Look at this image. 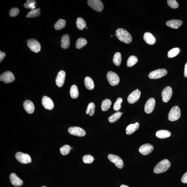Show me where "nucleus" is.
Wrapping results in <instances>:
<instances>
[{"instance_id": "obj_1", "label": "nucleus", "mask_w": 187, "mask_h": 187, "mask_svg": "<svg viewBox=\"0 0 187 187\" xmlns=\"http://www.w3.org/2000/svg\"><path fill=\"white\" fill-rule=\"evenodd\" d=\"M116 35L119 40L123 43L129 44L132 41V37L130 33L124 29L120 28L117 29Z\"/></svg>"}, {"instance_id": "obj_2", "label": "nucleus", "mask_w": 187, "mask_h": 187, "mask_svg": "<svg viewBox=\"0 0 187 187\" xmlns=\"http://www.w3.org/2000/svg\"><path fill=\"white\" fill-rule=\"evenodd\" d=\"M170 166V161L167 159H165L156 164L154 168V172L156 174L162 173L168 170Z\"/></svg>"}, {"instance_id": "obj_3", "label": "nucleus", "mask_w": 187, "mask_h": 187, "mask_svg": "<svg viewBox=\"0 0 187 187\" xmlns=\"http://www.w3.org/2000/svg\"><path fill=\"white\" fill-rule=\"evenodd\" d=\"M181 117V110L178 106H174L171 109L168 115L169 120L171 121L178 120Z\"/></svg>"}, {"instance_id": "obj_4", "label": "nucleus", "mask_w": 187, "mask_h": 187, "mask_svg": "<svg viewBox=\"0 0 187 187\" xmlns=\"http://www.w3.org/2000/svg\"><path fill=\"white\" fill-rule=\"evenodd\" d=\"M87 4L91 9L97 12L102 11L104 9V5L100 0H88Z\"/></svg>"}, {"instance_id": "obj_5", "label": "nucleus", "mask_w": 187, "mask_h": 187, "mask_svg": "<svg viewBox=\"0 0 187 187\" xmlns=\"http://www.w3.org/2000/svg\"><path fill=\"white\" fill-rule=\"evenodd\" d=\"M106 77L107 81L112 86L118 85L120 82V78L117 73L112 71H109L107 73Z\"/></svg>"}, {"instance_id": "obj_6", "label": "nucleus", "mask_w": 187, "mask_h": 187, "mask_svg": "<svg viewBox=\"0 0 187 187\" xmlns=\"http://www.w3.org/2000/svg\"><path fill=\"white\" fill-rule=\"evenodd\" d=\"M27 45L31 51L35 53H38L41 49V46L36 40L32 39L27 41Z\"/></svg>"}, {"instance_id": "obj_7", "label": "nucleus", "mask_w": 187, "mask_h": 187, "mask_svg": "<svg viewBox=\"0 0 187 187\" xmlns=\"http://www.w3.org/2000/svg\"><path fill=\"white\" fill-rule=\"evenodd\" d=\"M16 158L19 163L27 164L31 162V159L29 155L21 152H17L15 155Z\"/></svg>"}, {"instance_id": "obj_8", "label": "nucleus", "mask_w": 187, "mask_h": 187, "mask_svg": "<svg viewBox=\"0 0 187 187\" xmlns=\"http://www.w3.org/2000/svg\"><path fill=\"white\" fill-rule=\"evenodd\" d=\"M167 73L168 72L166 69H160L150 73L148 76L151 79H158L165 76Z\"/></svg>"}, {"instance_id": "obj_9", "label": "nucleus", "mask_w": 187, "mask_h": 187, "mask_svg": "<svg viewBox=\"0 0 187 187\" xmlns=\"http://www.w3.org/2000/svg\"><path fill=\"white\" fill-rule=\"evenodd\" d=\"M108 158L109 160L114 163L118 168L122 169L124 167V163L120 157L116 155L110 154L108 155Z\"/></svg>"}, {"instance_id": "obj_10", "label": "nucleus", "mask_w": 187, "mask_h": 187, "mask_svg": "<svg viewBox=\"0 0 187 187\" xmlns=\"http://www.w3.org/2000/svg\"><path fill=\"white\" fill-rule=\"evenodd\" d=\"M68 131L70 134L78 137H83L86 134L85 131L83 129L78 127H70Z\"/></svg>"}, {"instance_id": "obj_11", "label": "nucleus", "mask_w": 187, "mask_h": 187, "mask_svg": "<svg viewBox=\"0 0 187 187\" xmlns=\"http://www.w3.org/2000/svg\"><path fill=\"white\" fill-rule=\"evenodd\" d=\"M14 76L10 71H6L1 75L0 80L5 83H9L15 80Z\"/></svg>"}, {"instance_id": "obj_12", "label": "nucleus", "mask_w": 187, "mask_h": 187, "mask_svg": "<svg viewBox=\"0 0 187 187\" xmlns=\"http://www.w3.org/2000/svg\"><path fill=\"white\" fill-rule=\"evenodd\" d=\"M141 94V91L138 89L131 93L127 99L128 102L131 104H134L139 100Z\"/></svg>"}, {"instance_id": "obj_13", "label": "nucleus", "mask_w": 187, "mask_h": 187, "mask_svg": "<svg viewBox=\"0 0 187 187\" xmlns=\"http://www.w3.org/2000/svg\"><path fill=\"white\" fill-rule=\"evenodd\" d=\"M172 89L170 86H167L163 89L162 93L163 102L165 103L168 102L172 96Z\"/></svg>"}, {"instance_id": "obj_14", "label": "nucleus", "mask_w": 187, "mask_h": 187, "mask_svg": "<svg viewBox=\"0 0 187 187\" xmlns=\"http://www.w3.org/2000/svg\"><path fill=\"white\" fill-rule=\"evenodd\" d=\"M154 150V147L152 145L146 144L142 145L139 148V151L143 155L150 154Z\"/></svg>"}, {"instance_id": "obj_15", "label": "nucleus", "mask_w": 187, "mask_h": 187, "mask_svg": "<svg viewBox=\"0 0 187 187\" xmlns=\"http://www.w3.org/2000/svg\"><path fill=\"white\" fill-rule=\"evenodd\" d=\"M43 106L47 110H52L54 107V104L52 99L49 97L44 96L42 100Z\"/></svg>"}, {"instance_id": "obj_16", "label": "nucleus", "mask_w": 187, "mask_h": 187, "mask_svg": "<svg viewBox=\"0 0 187 187\" xmlns=\"http://www.w3.org/2000/svg\"><path fill=\"white\" fill-rule=\"evenodd\" d=\"M155 105V99L153 98L149 99L147 101L145 106V111L147 114H150L154 110Z\"/></svg>"}, {"instance_id": "obj_17", "label": "nucleus", "mask_w": 187, "mask_h": 187, "mask_svg": "<svg viewBox=\"0 0 187 187\" xmlns=\"http://www.w3.org/2000/svg\"><path fill=\"white\" fill-rule=\"evenodd\" d=\"M65 71L61 70L58 73L55 80V83L59 87H62L65 82Z\"/></svg>"}, {"instance_id": "obj_18", "label": "nucleus", "mask_w": 187, "mask_h": 187, "mask_svg": "<svg viewBox=\"0 0 187 187\" xmlns=\"http://www.w3.org/2000/svg\"><path fill=\"white\" fill-rule=\"evenodd\" d=\"M9 178L12 184L14 186H20L23 184V181L14 173H12L10 175Z\"/></svg>"}, {"instance_id": "obj_19", "label": "nucleus", "mask_w": 187, "mask_h": 187, "mask_svg": "<svg viewBox=\"0 0 187 187\" xmlns=\"http://www.w3.org/2000/svg\"><path fill=\"white\" fill-rule=\"evenodd\" d=\"M23 107L26 112L29 114H32L34 112L35 105L31 101L27 100L23 103Z\"/></svg>"}, {"instance_id": "obj_20", "label": "nucleus", "mask_w": 187, "mask_h": 187, "mask_svg": "<svg viewBox=\"0 0 187 187\" xmlns=\"http://www.w3.org/2000/svg\"><path fill=\"white\" fill-rule=\"evenodd\" d=\"M183 22L179 20L172 19L166 22V25L168 27L173 29H178L182 24Z\"/></svg>"}, {"instance_id": "obj_21", "label": "nucleus", "mask_w": 187, "mask_h": 187, "mask_svg": "<svg viewBox=\"0 0 187 187\" xmlns=\"http://www.w3.org/2000/svg\"><path fill=\"white\" fill-rule=\"evenodd\" d=\"M144 39L145 42L149 45H153L156 43V39L152 34L148 32L145 33Z\"/></svg>"}, {"instance_id": "obj_22", "label": "nucleus", "mask_w": 187, "mask_h": 187, "mask_svg": "<svg viewBox=\"0 0 187 187\" xmlns=\"http://www.w3.org/2000/svg\"><path fill=\"white\" fill-rule=\"evenodd\" d=\"M139 124L138 122H136L135 124H131L127 127L126 129V134L130 135L134 133L139 129Z\"/></svg>"}, {"instance_id": "obj_23", "label": "nucleus", "mask_w": 187, "mask_h": 187, "mask_svg": "<svg viewBox=\"0 0 187 187\" xmlns=\"http://www.w3.org/2000/svg\"><path fill=\"white\" fill-rule=\"evenodd\" d=\"M156 135V136L159 138L164 139L170 137L171 133L169 131L162 130L157 131Z\"/></svg>"}, {"instance_id": "obj_24", "label": "nucleus", "mask_w": 187, "mask_h": 187, "mask_svg": "<svg viewBox=\"0 0 187 187\" xmlns=\"http://www.w3.org/2000/svg\"><path fill=\"white\" fill-rule=\"evenodd\" d=\"M61 47L63 49H67L70 45L69 36L68 35L66 34L63 35L62 37L61 40Z\"/></svg>"}, {"instance_id": "obj_25", "label": "nucleus", "mask_w": 187, "mask_h": 187, "mask_svg": "<svg viewBox=\"0 0 187 187\" xmlns=\"http://www.w3.org/2000/svg\"><path fill=\"white\" fill-rule=\"evenodd\" d=\"M84 84L86 87L89 90H92L94 88V83L90 77H86L84 79Z\"/></svg>"}, {"instance_id": "obj_26", "label": "nucleus", "mask_w": 187, "mask_h": 187, "mask_svg": "<svg viewBox=\"0 0 187 187\" xmlns=\"http://www.w3.org/2000/svg\"><path fill=\"white\" fill-rule=\"evenodd\" d=\"M70 94L72 99H76L78 98L79 96V93L78 88L76 85H74L71 86Z\"/></svg>"}, {"instance_id": "obj_27", "label": "nucleus", "mask_w": 187, "mask_h": 187, "mask_svg": "<svg viewBox=\"0 0 187 187\" xmlns=\"http://www.w3.org/2000/svg\"><path fill=\"white\" fill-rule=\"evenodd\" d=\"M112 104V101L110 99H106L102 101L101 104V109L103 111H106L110 109Z\"/></svg>"}, {"instance_id": "obj_28", "label": "nucleus", "mask_w": 187, "mask_h": 187, "mask_svg": "<svg viewBox=\"0 0 187 187\" xmlns=\"http://www.w3.org/2000/svg\"><path fill=\"white\" fill-rule=\"evenodd\" d=\"M122 61V57L121 54L120 53L117 52L115 53L113 58V62L114 64L117 66H120Z\"/></svg>"}, {"instance_id": "obj_29", "label": "nucleus", "mask_w": 187, "mask_h": 187, "mask_svg": "<svg viewBox=\"0 0 187 187\" xmlns=\"http://www.w3.org/2000/svg\"><path fill=\"white\" fill-rule=\"evenodd\" d=\"M86 40L83 38H80L77 40L76 43V47L77 49H81L87 44Z\"/></svg>"}, {"instance_id": "obj_30", "label": "nucleus", "mask_w": 187, "mask_h": 187, "mask_svg": "<svg viewBox=\"0 0 187 187\" xmlns=\"http://www.w3.org/2000/svg\"><path fill=\"white\" fill-rule=\"evenodd\" d=\"M66 25V22L64 19H60L55 23V28L57 30H59L64 28Z\"/></svg>"}, {"instance_id": "obj_31", "label": "nucleus", "mask_w": 187, "mask_h": 187, "mask_svg": "<svg viewBox=\"0 0 187 187\" xmlns=\"http://www.w3.org/2000/svg\"><path fill=\"white\" fill-rule=\"evenodd\" d=\"M76 25L78 29L82 30L86 27V23L82 18L79 17L77 19Z\"/></svg>"}, {"instance_id": "obj_32", "label": "nucleus", "mask_w": 187, "mask_h": 187, "mask_svg": "<svg viewBox=\"0 0 187 187\" xmlns=\"http://www.w3.org/2000/svg\"><path fill=\"white\" fill-rule=\"evenodd\" d=\"M138 59L136 56L132 55L129 58L127 62V66L128 67H131L134 66L138 62Z\"/></svg>"}, {"instance_id": "obj_33", "label": "nucleus", "mask_w": 187, "mask_h": 187, "mask_svg": "<svg viewBox=\"0 0 187 187\" xmlns=\"http://www.w3.org/2000/svg\"><path fill=\"white\" fill-rule=\"evenodd\" d=\"M40 14V9L38 8L32 10L26 16L27 18L35 17H39Z\"/></svg>"}, {"instance_id": "obj_34", "label": "nucleus", "mask_w": 187, "mask_h": 187, "mask_svg": "<svg viewBox=\"0 0 187 187\" xmlns=\"http://www.w3.org/2000/svg\"><path fill=\"white\" fill-rule=\"evenodd\" d=\"M122 115L120 112H118L114 113L109 118V122L111 123H114L118 121Z\"/></svg>"}, {"instance_id": "obj_35", "label": "nucleus", "mask_w": 187, "mask_h": 187, "mask_svg": "<svg viewBox=\"0 0 187 187\" xmlns=\"http://www.w3.org/2000/svg\"><path fill=\"white\" fill-rule=\"evenodd\" d=\"M95 104L94 103L91 102L89 103L86 110L87 114H89L90 116H92L94 114Z\"/></svg>"}, {"instance_id": "obj_36", "label": "nucleus", "mask_w": 187, "mask_h": 187, "mask_svg": "<svg viewBox=\"0 0 187 187\" xmlns=\"http://www.w3.org/2000/svg\"><path fill=\"white\" fill-rule=\"evenodd\" d=\"M71 147L69 145H64L60 149L61 154L63 155H66L68 154L70 152Z\"/></svg>"}, {"instance_id": "obj_37", "label": "nucleus", "mask_w": 187, "mask_h": 187, "mask_svg": "<svg viewBox=\"0 0 187 187\" xmlns=\"http://www.w3.org/2000/svg\"><path fill=\"white\" fill-rule=\"evenodd\" d=\"M180 52L178 48H174L170 50L168 52V56L169 58H173L176 56Z\"/></svg>"}, {"instance_id": "obj_38", "label": "nucleus", "mask_w": 187, "mask_h": 187, "mask_svg": "<svg viewBox=\"0 0 187 187\" xmlns=\"http://www.w3.org/2000/svg\"><path fill=\"white\" fill-rule=\"evenodd\" d=\"M83 163L85 164H91L94 160V158L93 157L90 155H84L83 157Z\"/></svg>"}, {"instance_id": "obj_39", "label": "nucleus", "mask_w": 187, "mask_h": 187, "mask_svg": "<svg viewBox=\"0 0 187 187\" xmlns=\"http://www.w3.org/2000/svg\"><path fill=\"white\" fill-rule=\"evenodd\" d=\"M123 101L121 97H119L117 99L116 102L114 103L113 106V109L115 111H118L120 110L121 108V103Z\"/></svg>"}, {"instance_id": "obj_40", "label": "nucleus", "mask_w": 187, "mask_h": 187, "mask_svg": "<svg viewBox=\"0 0 187 187\" xmlns=\"http://www.w3.org/2000/svg\"><path fill=\"white\" fill-rule=\"evenodd\" d=\"M167 3L173 9H177L179 7L178 4L176 0H168Z\"/></svg>"}, {"instance_id": "obj_41", "label": "nucleus", "mask_w": 187, "mask_h": 187, "mask_svg": "<svg viewBox=\"0 0 187 187\" xmlns=\"http://www.w3.org/2000/svg\"><path fill=\"white\" fill-rule=\"evenodd\" d=\"M35 1L34 0H27V3L24 4V6L26 9L32 8L35 6Z\"/></svg>"}, {"instance_id": "obj_42", "label": "nucleus", "mask_w": 187, "mask_h": 187, "mask_svg": "<svg viewBox=\"0 0 187 187\" xmlns=\"http://www.w3.org/2000/svg\"><path fill=\"white\" fill-rule=\"evenodd\" d=\"M19 12V9L17 7L13 8L9 11V15L12 17H14L18 14Z\"/></svg>"}, {"instance_id": "obj_43", "label": "nucleus", "mask_w": 187, "mask_h": 187, "mask_svg": "<svg viewBox=\"0 0 187 187\" xmlns=\"http://www.w3.org/2000/svg\"><path fill=\"white\" fill-rule=\"evenodd\" d=\"M181 181L183 183H187V172L182 177Z\"/></svg>"}, {"instance_id": "obj_44", "label": "nucleus", "mask_w": 187, "mask_h": 187, "mask_svg": "<svg viewBox=\"0 0 187 187\" xmlns=\"http://www.w3.org/2000/svg\"><path fill=\"white\" fill-rule=\"evenodd\" d=\"M6 56V53L4 52H3L1 51H0V62L3 60Z\"/></svg>"}, {"instance_id": "obj_45", "label": "nucleus", "mask_w": 187, "mask_h": 187, "mask_svg": "<svg viewBox=\"0 0 187 187\" xmlns=\"http://www.w3.org/2000/svg\"><path fill=\"white\" fill-rule=\"evenodd\" d=\"M184 75L186 77H187V62L185 65Z\"/></svg>"}, {"instance_id": "obj_46", "label": "nucleus", "mask_w": 187, "mask_h": 187, "mask_svg": "<svg viewBox=\"0 0 187 187\" xmlns=\"http://www.w3.org/2000/svg\"><path fill=\"white\" fill-rule=\"evenodd\" d=\"M120 187H129L128 186H126V185L122 184V185H121Z\"/></svg>"}, {"instance_id": "obj_47", "label": "nucleus", "mask_w": 187, "mask_h": 187, "mask_svg": "<svg viewBox=\"0 0 187 187\" xmlns=\"http://www.w3.org/2000/svg\"><path fill=\"white\" fill-rule=\"evenodd\" d=\"M73 150V148L72 147H71L70 150Z\"/></svg>"}, {"instance_id": "obj_48", "label": "nucleus", "mask_w": 187, "mask_h": 187, "mask_svg": "<svg viewBox=\"0 0 187 187\" xmlns=\"http://www.w3.org/2000/svg\"><path fill=\"white\" fill-rule=\"evenodd\" d=\"M41 187H47L46 186H42Z\"/></svg>"}, {"instance_id": "obj_49", "label": "nucleus", "mask_w": 187, "mask_h": 187, "mask_svg": "<svg viewBox=\"0 0 187 187\" xmlns=\"http://www.w3.org/2000/svg\"><path fill=\"white\" fill-rule=\"evenodd\" d=\"M86 29H87V28H88V27H86Z\"/></svg>"}, {"instance_id": "obj_50", "label": "nucleus", "mask_w": 187, "mask_h": 187, "mask_svg": "<svg viewBox=\"0 0 187 187\" xmlns=\"http://www.w3.org/2000/svg\"><path fill=\"white\" fill-rule=\"evenodd\" d=\"M111 37H113V36L112 35H111Z\"/></svg>"}, {"instance_id": "obj_51", "label": "nucleus", "mask_w": 187, "mask_h": 187, "mask_svg": "<svg viewBox=\"0 0 187 187\" xmlns=\"http://www.w3.org/2000/svg\"><path fill=\"white\" fill-rule=\"evenodd\" d=\"M122 113V114H123V113Z\"/></svg>"}]
</instances>
